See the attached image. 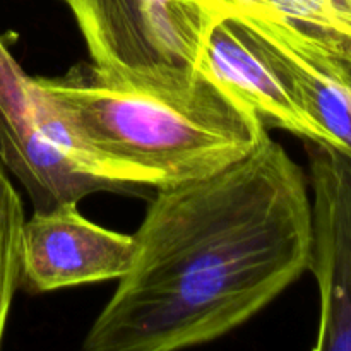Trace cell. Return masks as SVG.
Masks as SVG:
<instances>
[{"label": "cell", "instance_id": "5b68a950", "mask_svg": "<svg viewBox=\"0 0 351 351\" xmlns=\"http://www.w3.org/2000/svg\"><path fill=\"white\" fill-rule=\"evenodd\" d=\"M0 160L23 184L34 211L81 201L95 192H123L120 185L75 167L55 143L31 75L0 38Z\"/></svg>", "mask_w": 351, "mask_h": 351}, {"label": "cell", "instance_id": "30bf717a", "mask_svg": "<svg viewBox=\"0 0 351 351\" xmlns=\"http://www.w3.org/2000/svg\"><path fill=\"white\" fill-rule=\"evenodd\" d=\"M350 101H351V93H350Z\"/></svg>", "mask_w": 351, "mask_h": 351}, {"label": "cell", "instance_id": "9c48e42d", "mask_svg": "<svg viewBox=\"0 0 351 351\" xmlns=\"http://www.w3.org/2000/svg\"><path fill=\"white\" fill-rule=\"evenodd\" d=\"M24 208L21 195L0 167V346L14 295L21 287V239Z\"/></svg>", "mask_w": 351, "mask_h": 351}, {"label": "cell", "instance_id": "ba28073f", "mask_svg": "<svg viewBox=\"0 0 351 351\" xmlns=\"http://www.w3.org/2000/svg\"><path fill=\"white\" fill-rule=\"evenodd\" d=\"M221 14L283 21L351 50V0H215Z\"/></svg>", "mask_w": 351, "mask_h": 351}, {"label": "cell", "instance_id": "7a4b0ae2", "mask_svg": "<svg viewBox=\"0 0 351 351\" xmlns=\"http://www.w3.org/2000/svg\"><path fill=\"white\" fill-rule=\"evenodd\" d=\"M33 82L72 163L123 191L215 173L267 134L256 112L202 67L79 64Z\"/></svg>", "mask_w": 351, "mask_h": 351}, {"label": "cell", "instance_id": "52a82bcc", "mask_svg": "<svg viewBox=\"0 0 351 351\" xmlns=\"http://www.w3.org/2000/svg\"><path fill=\"white\" fill-rule=\"evenodd\" d=\"M134 256L132 235L89 221L79 201L34 211L21 239V285L29 293L120 280Z\"/></svg>", "mask_w": 351, "mask_h": 351}, {"label": "cell", "instance_id": "3957f363", "mask_svg": "<svg viewBox=\"0 0 351 351\" xmlns=\"http://www.w3.org/2000/svg\"><path fill=\"white\" fill-rule=\"evenodd\" d=\"M91 62L113 71L199 69L215 0H62Z\"/></svg>", "mask_w": 351, "mask_h": 351}, {"label": "cell", "instance_id": "6da1fadb", "mask_svg": "<svg viewBox=\"0 0 351 351\" xmlns=\"http://www.w3.org/2000/svg\"><path fill=\"white\" fill-rule=\"evenodd\" d=\"M129 269L86 335V351H173L228 335L305 271V171L269 134L247 156L156 187Z\"/></svg>", "mask_w": 351, "mask_h": 351}, {"label": "cell", "instance_id": "8992f818", "mask_svg": "<svg viewBox=\"0 0 351 351\" xmlns=\"http://www.w3.org/2000/svg\"><path fill=\"white\" fill-rule=\"evenodd\" d=\"M312 187L308 271L319 288L315 351H351V161L307 143Z\"/></svg>", "mask_w": 351, "mask_h": 351}, {"label": "cell", "instance_id": "277c9868", "mask_svg": "<svg viewBox=\"0 0 351 351\" xmlns=\"http://www.w3.org/2000/svg\"><path fill=\"white\" fill-rule=\"evenodd\" d=\"M201 67L247 103L264 125L338 151L307 110L271 19L221 14L209 31Z\"/></svg>", "mask_w": 351, "mask_h": 351}]
</instances>
